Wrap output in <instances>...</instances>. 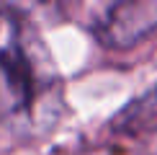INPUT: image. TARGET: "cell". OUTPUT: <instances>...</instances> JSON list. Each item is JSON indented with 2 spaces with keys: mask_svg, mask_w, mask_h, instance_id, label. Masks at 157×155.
<instances>
[{
  "mask_svg": "<svg viewBox=\"0 0 157 155\" xmlns=\"http://www.w3.org/2000/svg\"><path fill=\"white\" fill-rule=\"evenodd\" d=\"M59 75L36 26L0 8V121L18 134H39L59 116Z\"/></svg>",
  "mask_w": 157,
  "mask_h": 155,
  "instance_id": "obj_1",
  "label": "cell"
},
{
  "mask_svg": "<svg viewBox=\"0 0 157 155\" xmlns=\"http://www.w3.org/2000/svg\"><path fill=\"white\" fill-rule=\"evenodd\" d=\"M90 29L108 47H132L157 29V3L98 5Z\"/></svg>",
  "mask_w": 157,
  "mask_h": 155,
  "instance_id": "obj_2",
  "label": "cell"
}]
</instances>
